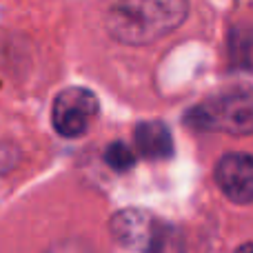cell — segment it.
Masks as SVG:
<instances>
[{"label":"cell","mask_w":253,"mask_h":253,"mask_svg":"<svg viewBox=\"0 0 253 253\" xmlns=\"http://www.w3.org/2000/svg\"><path fill=\"white\" fill-rule=\"evenodd\" d=\"M98 116V100L84 87H67L51 105V125L65 138H80Z\"/></svg>","instance_id":"277c9868"},{"label":"cell","mask_w":253,"mask_h":253,"mask_svg":"<svg viewBox=\"0 0 253 253\" xmlns=\"http://www.w3.org/2000/svg\"><path fill=\"white\" fill-rule=\"evenodd\" d=\"M111 233L123 247L138 253H167L169 227L144 209H123L111 218Z\"/></svg>","instance_id":"3957f363"},{"label":"cell","mask_w":253,"mask_h":253,"mask_svg":"<svg viewBox=\"0 0 253 253\" xmlns=\"http://www.w3.org/2000/svg\"><path fill=\"white\" fill-rule=\"evenodd\" d=\"M105 162L114 171H126L133 167V151L125 142H111L105 151Z\"/></svg>","instance_id":"52a82bcc"},{"label":"cell","mask_w":253,"mask_h":253,"mask_svg":"<svg viewBox=\"0 0 253 253\" xmlns=\"http://www.w3.org/2000/svg\"><path fill=\"white\" fill-rule=\"evenodd\" d=\"M187 13V0H116L107 13V31L123 44L144 47L173 34Z\"/></svg>","instance_id":"6da1fadb"},{"label":"cell","mask_w":253,"mask_h":253,"mask_svg":"<svg viewBox=\"0 0 253 253\" xmlns=\"http://www.w3.org/2000/svg\"><path fill=\"white\" fill-rule=\"evenodd\" d=\"M135 149L149 160H167L173 153V138L169 126L160 120L140 123L133 131Z\"/></svg>","instance_id":"8992f818"},{"label":"cell","mask_w":253,"mask_h":253,"mask_svg":"<svg viewBox=\"0 0 253 253\" xmlns=\"http://www.w3.org/2000/svg\"><path fill=\"white\" fill-rule=\"evenodd\" d=\"M220 191L236 205L253 202V158L247 153H227L215 165Z\"/></svg>","instance_id":"5b68a950"},{"label":"cell","mask_w":253,"mask_h":253,"mask_svg":"<svg viewBox=\"0 0 253 253\" xmlns=\"http://www.w3.org/2000/svg\"><path fill=\"white\" fill-rule=\"evenodd\" d=\"M184 123L198 131L229 135L253 133V89H231L198 102Z\"/></svg>","instance_id":"7a4b0ae2"},{"label":"cell","mask_w":253,"mask_h":253,"mask_svg":"<svg viewBox=\"0 0 253 253\" xmlns=\"http://www.w3.org/2000/svg\"><path fill=\"white\" fill-rule=\"evenodd\" d=\"M236 253H253V245H245V247H240Z\"/></svg>","instance_id":"ba28073f"}]
</instances>
